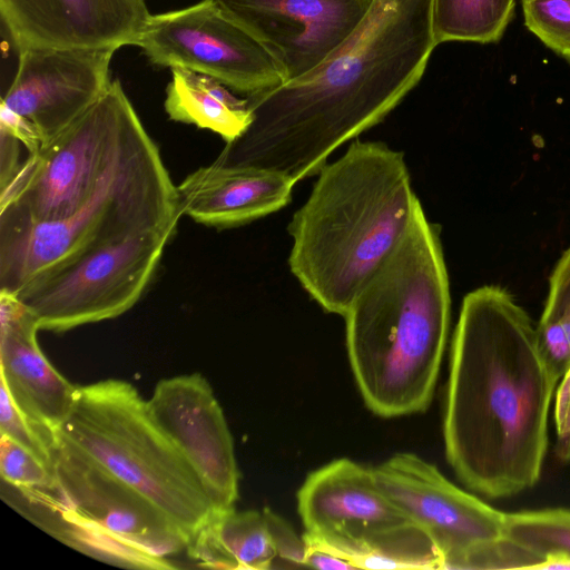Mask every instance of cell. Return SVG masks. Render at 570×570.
Masks as SVG:
<instances>
[{"label": "cell", "instance_id": "6da1fadb", "mask_svg": "<svg viewBox=\"0 0 570 570\" xmlns=\"http://www.w3.org/2000/svg\"><path fill=\"white\" fill-rule=\"evenodd\" d=\"M432 0H376L318 67L247 96L252 121L215 159L273 170L295 184L341 145L381 122L419 83L436 47Z\"/></svg>", "mask_w": 570, "mask_h": 570}, {"label": "cell", "instance_id": "7a4b0ae2", "mask_svg": "<svg viewBox=\"0 0 570 570\" xmlns=\"http://www.w3.org/2000/svg\"><path fill=\"white\" fill-rule=\"evenodd\" d=\"M558 381L535 326L507 291L488 285L465 295L452 342L443 435L446 459L469 489L502 499L539 481Z\"/></svg>", "mask_w": 570, "mask_h": 570}, {"label": "cell", "instance_id": "3957f363", "mask_svg": "<svg viewBox=\"0 0 570 570\" xmlns=\"http://www.w3.org/2000/svg\"><path fill=\"white\" fill-rule=\"evenodd\" d=\"M450 307L440 230L420 203L395 249L343 316L351 368L373 413L394 417L429 406L446 345Z\"/></svg>", "mask_w": 570, "mask_h": 570}, {"label": "cell", "instance_id": "277c9868", "mask_svg": "<svg viewBox=\"0 0 570 570\" xmlns=\"http://www.w3.org/2000/svg\"><path fill=\"white\" fill-rule=\"evenodd\" d=\"M419 204L403 153L355 140L321 169L293 215L292 274L324 311L344 316L402 239Z\"/></svg>", "mask_w": 570, "mask_h": 570}, {"label": "cell", "instance_id": "5b68a950", "mask_svg": "<svg viewBox=\"0 0 570 570\" xmlns=\"http://www.w3.org/2000/svg\"><path fill=\"white\" fill-rule=\"evenodd\" d=\"M177 190L139 116L128 126L95 193L72 215L0 222V289L12 294L37 276L130 235L178 225Z\"/></svg>", "mask_w": 570, "mask_h": 570}, {"label": "cell", "instance_id": "8992f818", "mask_svg": "<svg viewBox=\"0 0 570 570\" xmlns=\"http://www.w3.org/2000/svg\"><path fill=\"white\" fill-rule=\"evenodd\" d=\"M56 434L147 498L189 543L217 512L189 462L127 381L78 386Z\"/></svg>", "mask_w": 570, "mask_h": 570}, {"label": "cell", "instance_id": "52a82bcc", "mask_svg": "<svg viewBox=\"0 0 570 570\" xmlns=\"http://www.w3.org/2000/svg\"><path fill=\"white\" fill-rule=\"evenodd\" d=\"M53 474L70 547L121 567L175 568L168 557L189 540L141 493L58 436Z\"/></svg>", "mask_w": 570, "mask_h": 570}, {"label": "cell", "instance_id": "ba28073f", "mask_svg": "<svg viewBox=\"0 0 570 570\" xmlns=\"http://www.w3.org/2000/svg\"><path fill=\"white\" fill-rule=\"evenodd\" d=\"M137 116L121 82L112 80L76 121L29 154L0 188V222H47L72 215L95 193Z\"/></svg>", "mask_w": 570, "mask_h": 570}, {"label": "cell", "instance_id": "9c48e42d", "mask_svg": "<svg viewBox=\"0 0 570 570\" xmlns=\"http://www.w3.org/2000/svg\"><path fill=\"white\" fill-rule=\"evenodd\" d=\"M176 227L148 229L95 248L37 276L14 295L39 330L62 333L118 317L144 294Z\"/></svg>", "mask_w": 570, "mask_h": 570}, {"label": "cell", "instance_id": "30bf717a", "mask_svg": "<svg viewBox=\"0 0 570 570\" xmlns=\"http://www.w3.org/2000/svg\"><path fill=\"white\" fill-rule=\"evenodd\" d=\"M134 46L153 65L209 76L246 97L288 80L268 46L217 0L150 14Z\"/></svg>", "mask_w": 570, "mask_h": 570}, {"label": "cell", "instance_id": "8fae6325", "mask_svg": "<svg viewBox=\"0 0 570 570\" xmlns=\"http://www.w3.org/2000/svg\"><path fill=\"white\" fill-rule=\"evenodd\" d=\"M373 473L385 495L431 538L441 569H456L472 551L504 538V512L461 490L416 454L396 453Z\"/></svg>", "mask_w": 570, "mask_h": 570}, {"label": "cell", "instance_id": "7c38bea8", "mask_svg": "<svg viewBox=\"0 0 570 570\" xmlns=\"http://www.w3.org/2000/svg\"><path fill=\"white\" fill-rule=\"evenodd\" d=\"M305 533L327 544L355 567L392 529L412 522L385 495L373 469L337 459L313 471L297 493Z\"/></svg>", "mask_w": 570, "mask_h": 570}, {"label": "cell", "instance_id": "4fadbf2b", "mask_svg": "<svg viewBox=\"0 0 570 570\" xmlns=\"http://www.w3.org/2000/svg\"><path fill=\"white\" fill-rule=\"evenodd\" d=\"M149 412L189 462L217 512L235 508L239 472L224 412L199 373L160 380Z\"/></svg>", "mask_w": 570, "mask_h": 570}, {"label": "cell", "instance_id": "5bb4252c", "mask_svg": "<svg viewBox=\"0 0 570 570\" xmlns=\"http://www.w3.org/2000/svg\"><path fill=\"white\" fill-rule=\"evenodd\" d=\"M116 47L18 50L16 76L1 104L31 120L43 144L53 139L109 88Z\"/></svg>", "mask_w": 570, "mask_h": 570}, {"label": "cell", "instance_id": "9a60e30c", "mask_svg": "<svg viewBox=\"0 0 570 570\" xmlns=\"http://www.w3.org/2000/svg\"><path fill=\"white\" fill-rule=\"evenodd\" d=\"M217 1L268 46L293 80L325 61L358 28L376 0Z\"/></svg>", "mask_w": 570, "mask_h": 570}, {"label": "cell", "instance_id": "2e32d148", "mask_svg": "<svg viewBox=\"0 0 570 570\" xmlns=\"http://www.w3.org/2000/svg\"><path fill=\"white\" fill-rule=\"evenodd\" d=\"M17 51L134 46L150 17L146 0H0Z\"/></svg>", "mask_w": 570, "mask_h": 570}, {"label": "cell", "instance_id": "e0dca14e", "mask_svg": "<svg viewBox=\"0 0 570 570\" xmlns=\"http://www.w3.org/2000/svg\"><path fill=\"white\" fill-rule=\"evenodd\" d=\"M33 314L12 293L0 289V377L17 406L57 433L75 404L77 387L42 353Z\"/></svg>", "mask_w": 570, "mask_h": 570}, {"label": "cell", "instance_id": "ac0fdd59", "mask_svg": "<svg viewBox=\"0 0 570 570\" xmlns=\"http://www.w3.org/2000/svg\"><path fill=\"white\" fill-rule=\"evenodd\" d=\"M294 185L291 178L273 170L214 160L176 186L178 210L208 227L234 228L285 207Z\"/></svg>", "mask_w": 570, "mask_h": 570}, {"label": "cell", "instance_id": "d6986e66", "mask_svg": "<svg viewBox=\"0 0 570 570\" xmlns=\"http://www.w3.org/2000/svg\"><path fill=\"white\" fill-rule=\"evenodd\" d=\"M187 554L199 567L214 569H272L276 558L264 512H216L188 544Z\"/></svg>", "mask_w": 570, "mask_h": 570}, {"label": "cell", "instance_id": "ffe728a7", "mask_svg": "<svg viewBox=\"0 0 570 570\" xmlns=\"http://www.w3.org/2000/svg\"><path fill=\"white\" fill-rule=\"evenodd\" d=\"M164 108L170 120L208 129L225 142L238 138L252 121L246 97L239 98L218 80L184 68H171Z\"/></svg>", "mask_w": 570, "mask_h": 570}, {"label": "cell", "instance_id": "44dd1931", "mask_svg": "<svg viewBox=\"0 0 570 570\" xmlns=\"http://www.w3.org/2000/svg\"><path fill=\"white\" fill-rule=\"evenodd\" d=\"M514 7L515 0H432L434 43L498 42L513 17Z\"/></svg>", "mask_w": 570, "mask_h": 570}, {"label": "cell", "instance_id": "7402d4cb", "mask_svg": "<svg viewBox=\"0 0 570 570\" xmlns=\"http://www.w3.org/2000/svg\"><path fill=\"white\" fill-rule=\"evenodd\" d=\"M504 537L542 558L543 569L563 560L570 569V510L543 509L505 513Z\"/></svg>", "mask_w": 570, "mask_h": 570}, {"label": "cell", "instance_id": "603a6c76", "mask_svg": "<svg viewBox=\"0 0 570 570\" xmlns=\"http://www.w3.org/2000/svg\"><path fill=\"white\" fill-rule=\"evenodd\" d=\"M358 569H441V557L428 533L413 522L379 539L357 562Z\"/></svg>", "mask_w": 570, "mask_h": 570}, {"label": "cell", "instance_id": "cb8c5ba5", "mask_svg": "<svg viewBox=\"0 0 570 570\" xmlns=\"http://www.w3.org/2000/svg\"><path fill=\"white\" fill-rule=\"evenodd\" d=\"M0 434L12 439L53 470L56 433L28 417L3 383H0Z\"/></svg>", "mask_w": 570, "mask_h": 570}, {"label": "cell", "instance_id": "d4e9b609", "mask_svg": "<svg viewBox=\"0 0 570 570\" xmlns=\"http://www.w3.org/2000/svg\"><path fill=\"white\" fill-rule=\"evenodd\" d=\"M521 1L527 28L570 62V0Z\"/></svg>", "mask_w": 570, "mask_h": 570}, {"label": "cell", "instance_id": "484cf974", "mask_svg": "<svg viewBox=\"0 0 570 570\" xmlns=\"http://www.w3.org/2000/svg\"><path fill=\"white\" fill-rule=\"evenodd\" d=\"M1 480L20 488L46 489L56 485L53 470L12 439L0 434Z\"/></svg>", "mask_w": 570, "mask_h": 570}, {"label": "cell", "instance_id": "4316f807", "mask_svg": "<svg viewBox=\"0 0 570 570\" xmlns=\"http://www.w3.org/2000/svg\"><path fill=\"white\" fill-rule=\"evenodd\" d=\"M272 535L276 558L273 568L305 567V541L293 528L268 508L263 510Z\"/></svg>", "mask_w": 570, "mask_h": 570}, {"label": "cell", "instance_id": "83f0119b", "mask_svg": "<svg viewBox=\"0 0 570 570\" xmlns=\"http://www.w3.org/2000/svg\"><path fill=\"white\" fill-rule=\"evenodd\" d=\"M570 318V248L564 252L550 278V287L540 321Z\"/></svg>", "mask_w": 570, "mask_h": 570}, {"label": "cell", "instance_id": "f1b7e54d", "mask_svg": "<svg viewBox=\"0 0 570 570\" xmlns=\"http://www.w3.org/2000/svg\"><path fill=\"white\" fill-rule=\"evenodd\" d=\"M0 129L16 137L29 154L38 153L43 144L37 126L3 104L0 105Z\"/></svg>", "mask_w": 570, "mask_h": 570}, {"label": "cell", "instance_id": "f546056e", "mask_svg": "<svg viewBox=\"0 0 570 570\" xmlns=\"http://www.w3.org/2000/svg\"><path fill=\"white\" fill-rule=\"evenodd\" d=\"M305 567L317 569H356V567L333 548L304 533Z\"/></svg>", "mask_w": 570, "mask_h": 570}, {"label": "cell", "instance_id": "4dcf8cb0", "mask_svg": "<svg viewBox=\"0 0 570 570\" xmlns=\"http://www.w3.org/2000/svg\"><path fill=\"white\" fill-rule=\"evenodd\" d=\"M563 385L559 390L557 402V423L558 426V456L563 461H570V370L562 377Z\"/></svg>", "mask_w": 570, "mask_h": 570}, {"label": "cell", "instance_id": "1f68e13d", "mask_svg": "<svg viewBox=\"0 0 570 570\" xmlns=\"http://www.w3.org/2000/svg\"><path fill=\"white\" fill-rule=\"evenodd\" d=\"M21 145L16 137L0 129V188L13 178L22 164Z\"/></svg>", "mask_w": 570, "mask_h": 570}]
</instances>
